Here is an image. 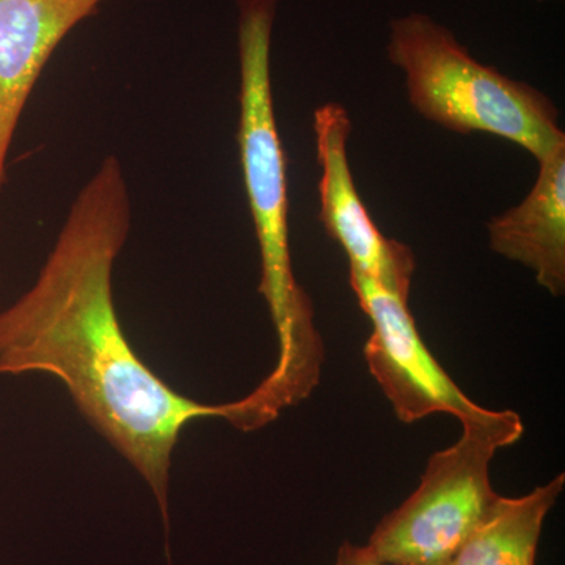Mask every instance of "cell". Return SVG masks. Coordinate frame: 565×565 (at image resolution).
<instances>
[{"instance_id":"6da1fadb","label":"cell","mask_w":565,"mask_h":565,"mask_svg":"<svg viewBox=\"0 0 565 565\" xmlns=\"http://www.w3.org/2000/svg\"><path fill=\"white\" fill-rule=\"evenodd\" d=\"M132 226L122 166L107 156L71 204L31 289L0 311V375L46 373L148 482L169 539L174 446L195 419L226 418L174 392L122 332L111 277Z\"/></svg>"},{"instance_id":"7a4b0ae2","label":"cell","mask_w":565,"mask_h":565,"mask_svg":"<svg viewBox=\"0 0 565 565\" xmlns=\"http://www.w3.org/2000/svg\"><path fill=\"white\" fill-rule=\"evenodd\" d=\"M281 0H237L239 145L245 193L262 253L263 294L277 332L278 360L239 403L241 423L255 430L302 403L321 382L323 343L310 297L296 280L289 248L286 158L275 118L270 50Z\"/></svg>"},{"instance_id":"3957f363","label":"cell","mask_w":565,"mask_h":565,"mask_svg":"<svg viewBox=\"0 0 565 565\" xmlns=\"http://www.w3.org/2000/svg\"><path fill=\"white\" fill-rule=\"evenodd\" d=\"M386 54L404 71L408 102L426 120L463 136L484 132L512 141L537 162L565 143L548 96L476 61L427 14L393 20Z\"/></svg>"},{"instance_id":"277c9868","label":"cell","mask_w":565,"mask_h":565,"mask_svg":"<svg viewBox=\"0 0 565 565\" xmlns=\"http://www.w3.org/2000/svg\"><path fill=\"white\" fill-rule=\"evenodd\" d=\"M462 437L435 452L418 489L375 526L367 548L386 565H446L497 498L490 463L522 438V418L489 411L462 423Z\"/></svg>"},{"instance_id":"5b68a950","label":"cell","mask_w":565,"mask_h":565,"mask_svg":"<svg viewBox=\"0 0 565 565\" xmlns=\"http://www.w3.org/2000/svg\"><path fill=\"white\" fill-rule=\"evenodd\" d=\"M351 286L373 323L364 359L401 422L411 424L448 414L463 423L486 411L452 382L424 344L408 300L352 269Z\"/></svg>"},{"instance_id":"8992f818","label":"cell","mask_w":565,"mask_h":565,"mask_svg":"<svg viewBox=\"0 0 565 565\" xmlns=\"http://www.w3.org/2000/svg\"><path fill=\"white\" fill-rule=\"evenodd\" d=\"M351 129V118L341 104L327 103L316 109V150L322 169L319 221L330 239L343 247L352 270L408 300L416 266L414 253L399 241L384 236L364 207L349 166Z\"/></svg>"},{"instance_id":"52a82bcc","label":"cell","mask_w":565,"mask_h":565,"mask_svg":"<svg viewBox=\"0 0 565 565\" xmlns=\"http://www.w3.org/2000/svg\"><path fill=\"white\" fill-rule=\"evenodd\" d=\"M106 0H0V193L22 114L52 55Z\"/></svg>"},{"instance_id":"ba28073f","label":"cell","mask_w":565,"mask_h":565,"mask_svg":"<svg viewBox=\"0 0 565 565\" xmlns=\"http://www.w3.org/2000/svg\"><path fill=\"white\" fill-rule=\"evenodd\" d=\"M498 255L533 270L553 297L565 292V143L539 161V177L519 206L487 225Z\"/></svg>"},{"instance_id":"9c48e42d","label":"cell","mask_w":565,"mask_h":565,"mask_svg":"<svg viewBox=\"0 0 565 565\" xmlns=\"http://www.w3.org/2000/svg\"><path fill=\"white\" fill-rule=\"evenodd\" d=\"M565 486L564 473L523 497H498L446 565H535L539 541Z\"/></svg>"},{"instance_id":"30bf717a","label":"cell","mask_w":565,"mask_h":565,"mask_svg":"<svg viewBox=\"0 0 565 565\" xmlns=\"http://www.w3.org/2000/svg\"><path fill=\"white\" fill-rule=\"evenodd\" d=\"M333 565H386L375 557L366 545H355L344 542L338 550L337 561Z\"/></svg>"},{"instance_id":"8fae6325","label":"cell","mask_w":565,"mask_h":565,"mask_svg":"<svg viewBox=\"0 0 565 565\" xmlns=\"http://www.w3.org/2000/svg\"><path fill=\"white\" fill-rule=\"evenodd\" d=\"M539 2H546V0H539Z\"/></svg>"}]
</instances>
